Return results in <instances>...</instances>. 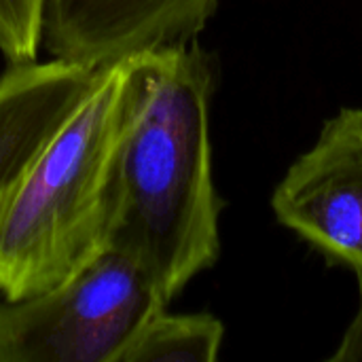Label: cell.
<instances>
[{
  "label": "cell",
  "mask_w": 362,
  "mask_h": 362,
  "mask_svg": "<svg viewBox=\"0 0 362 362\" xmlns=\"http://www.w3.org/2000/svg\"><path fill=\"white\" fill-rule=\"evenodd\" d=\"M216 76L214 55L197 40L153 49L148 93L119 159L108 250L132 259L168 305L221 255L210 142Z\"/></svg>",
  "instance_id": "cell-1"
},
{
  "label": "cell",
  "mask_w": 362,
  "mask_h": 362,
  "mask_svg": "<svg viewBox=\"0 0 362 362\" xmlns=\"http://www.w3.org/2000/svg\"><path fill=\"white\" fill-rule=\"evenodd\" d=\"M153 49L98 74L0 208V297L45 293L108 250L119 159L142 110Z\"/></svg>",
  "instance_id": "cell-2"
},
{
  "label": "cell",
  "mask_w": 362,
  "mask_h": 362,
  "mask_svg": "<svg viewBox=\"0 0 362 362\" xmlns=\"http://www.w3.org/2000/svg\"><path fill=\"white\" fill-rule=\"evenodd\" d=\"M165 308L132 259L106 250L45 293L0 297V362H121L146 320Z\"/></svg>",
  "instance_id": "cell-3"
},
{
  "label": "cell",
  "mask_w": 362,
  "mask_h": 362,
  "mask_svg": "<svg viewBox=\"0 0 362 362\" xmlns=\"http://www.w3.org/2000/svg\"><path fill=\"white\" fill-rule=\"evenodd\" d=\"M276 221L329 265L362 274V106L331 117L272 195Z\"/></svg>",
  "instance_id": "cell-4"
},
{
  "label": "cell",
  "mask_w": 362,
  "mask_h": 362,
  "mask_svg": "<svg viewBox=\"0 0 362 362\" xmlns=\"http://www.w3.org/2000/svg\"><path fill=\"white\" fill-rule=\"evenodd\" d=\"M218 0H47L42 47L51 57L104 66L197 40Z\"/></svg>",
  "instance_id": "cell-5"
},
{
  "label": "cell",
  "mask_w": 362,
  "mask_h": 362,
  "mask_svg": "<svg viewBox=\"0 0 362 362\" xmlns=\"http://www.w3.org/2000/svg\"><path fill=\"white\" fill-rule=\"evenodd\" d=\"M98 68L51 57L8 64L0 74V208L78 106Z\"/></svg>",
  "instance_id": "cell-6"
},
{
  "label": "cell",
  "mask_w": 362,
  "mask_h": 362,
  "mask_svg": "<svg viewBox=\"0 0 362 362\" xmlns=\"http://www.w3.org/2000/svg\"><path fill=\"white\" fill-rule=\"evenodd\" d=\"M225 337L223 322L206 312L153 314L121 362H214Z\"/></svg>",
  "instance_id": "cell-7"
},
{
  "label": "cell",
  "mask_w": 362,
  "mask_h": 362,
  "mask_svg": "<svg viewBox=\"0 0 362 362\" xmlns=\"http://www.w3.org/2000/svg\"><path fill=\"white\" fill-rule=\"evenodd\" d=\"M47 0H0V53L8 64L38 57Z\"/></svg>",
  "instance_id": "cell-8"
},
{
  "label": "cell",
  "mask_w": 362,
  "mask_h": 362,
  "mask_svg": "<svg viewBox=\"0 0 362 362\" xmlns=\"http://www.w3.org/2000/svg\"><path fill=\"white\" fill-rule=\"evenodd\" d=\"M329 361L333 362H354L362 361V291H361V308L354 316V320L350 322V327L346 329L337 352L331 354Z\"/></svg>",
  "instance_id": "cell-9"
}]
</instances>
